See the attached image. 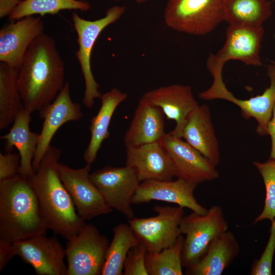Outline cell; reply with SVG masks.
I'll return each instance as SVG.
<instances>
[{
    "instance_id": "cell-22",
    "label": "cell",
    "mask_w": 275,
    "mask_h": 275,
    "mask_svg": "<svg viewBox=\"0 0 275 275\" xmlns=\"http://www.w3.org/2000/svg\"><path fill=\"white\" fill-rule=\"evenodd\" d=\"M31 114L23 106L9 131L1 136L5 141L6 152H12L14 147L17 149L20 156V174L28 178L35 173L32 163L39 139V133L30 129Z\"/></svg>"
},
{
    "instance_id": "cell-21",
    "label": "cell",
    "mask_w": 275,
    "mask_h": 275,
    "mask_svg": "<svg viewBox=\"0 0 275 275\" xmlns=\"http://www.w3.org/2000/svg\"><path fill=\"white\" fill-rule=\"evenodd\" d=\"M164 116L159 107L141 98L124 137L125 147L160 142L166 134Z\"/></svg>"
},
{
    "instance_id": "cell-12",
    "label": "cell",
    "mask_w": 275,
    "mask_h": 275,
    "mask_svg": "<svg viewBox=\"0 0 275 275\" xmlns=\"http://www.w3.org/2000/svg\"><path fill=\"white\" fill-rule=\"evenodd\" d=\"M14 256L30 265L38 275H67L65 249L56 236L36 235L12 243Z\"/></svg>"
},
{
    "instance_id": "cell-23",
    "label": "cell",
    "mask_w": 275,
    "mask_h": 275,
    "mask_svg": "<svg viewBox=\"0 0 275 275\" xmlns=\"http://www.w3.org/2000/svg\"><path fill=\"white\" fill-rule=\"evenodd\" d=\"M239 244L229 230L214 238L202 257L187 268V274L221 275L240 252Z\"/></svg>"
},
{
    "instance_id": "cell-38",
    "label": "cell",
    "mask_w": 275,
    "mask_h": 275,
    "mask_svg": "<svg viewBox=\"0 0 275 275\" xmlns=\"http://www.w3.org/2000/svg\"><path fill=\"white\" fill-rule=\"evenodd\" d=\"M272 62V65L274 66L275 67V62Z\"/></svg>"
},
{
    "instance_id": "cell-28",
    "label": "cell",
    "mask_w": 275,
    "mask_h": 275,
    "mask_svg": "<svg viewBox=\"0 0 275 275\" xmlns=\"http://www.w3.org/2000/svg\"><path fill=\"white\" fill-rule=\"evenodd\" d=\"M91 4L85 0H25L19 5L9 16L10 21L39 14L54 15L62 10L87 11Z\"/></svg>"
},
{
    "instance_id": "cell-35",
    "label": "cell",
    "mask_w": 275,
    "mask_h": 275,
    "mask_svg": "<svg viewBox=\"0 0 275 275\" xmlns=\"http://www.w3.org/2000/svg\"><path fill=\"white\" fill-rule=\"evenodd\" d=\"M25 0H0V18L8 16Z\"/></svg>"
},
{
    "instance_id": "cell-25",
    "label": "cell",
    "mask_w": 275,
    "mask_h": 275,
    "mask_svg": "<svg viewBox=\"0 0 275 275\" xmlns=\"http://www.w3.org/2000/svg\"><path fill=\"white\" fill-rule=\"evenodd\" d=\"M271 13L267 0H225L224 20L229 25L262 26Z\"/></svg>"
},
{
    "instance_id": "cell-13",
    "label": "cell",
    "mask_w": 275,
    "mask_h": 275,
    "mask_svg": "<svg viewBox=\"0 0 275 275\" xmlns=\"http://www.w3.org/2000/svg\"><path fill=\"white\" fill-rule=\"evenodd\" d=\"M160 142L172 159L177 178L199 184L219 177L216 167L182 138L169 132Z\"/></svg>"
},
{
    "instance_id": "cell-20",
    "label": "cell",
    "mask_w": 275,
    "mask_h": 275,
    "mask_svg": "<svg viewBox=\"0 0 275 275\" xmlns=\"http://www.w3.org/2000/svg\"><path fill=\"white\" fill-rule=\"evenodd\" d=\"M181 138L216 167L220 162L219 144L210 112L206 104L199 105L189 115Z\"/></svg>"
},
{
    "instance_id": "cell-11",
    "label": "cell",
    "mask_w": 275,
    "mask_h": 275,
    "mask_svg": "<svg viewBox=\"0 0 275 275\" xmlns=\"http://www.w3.org/2000/svg\"><path fill=\"white\" fill-rule=\"evenodd\" d=\"M91 164L75 169L60 163L61 179L80 217L84 221L109 213L113 210L90 178Z\"/></svg>"
},
{
    "instance_id": "cell-8",
    "label": "cell",
    "mask_w": 275,
    "mask_h": 275,
    "mask_svg": "<svg viewBox=\"0 0 275 275\" xmlns=\"http://www.w3.org/2000/svg\"><path fill=\"white\" fill-rule=\"evenodd\" d=\"M67 275H99L105 260L109 242L97 228L86 224L67 239Z\"/></svg>"
},
{
    "instance_id": "cell-30",
    "label": "cell",
    "mask_w": 275,
    "mask_h": 275,
    "mask_svg": "<svg viewBox=\"0 0 275 275\" xmlns=\"http://www.w3.org/2000/svg\"><path fill=\"white\" fill-rule=\"evenodd\" d=\"M253 165L262 177L266 194L263 210L253 224L265 219L271 222L275 218V159L269 158L264 162L254 161Z\"/></svg>"
},
{
    "instance_id": "cell-7",
    "label": "cell",
    "mask_w": 275,
    "mask_h": 275,
    "mask_svg": "<svg viewBox=\"0 0 275 275\" xmlns=\"http://www.w3.org/2000/svg\"><path fill=\"white\" fill-rule=\"evenodd\" d=\"M180 230L181 234L185 235L182 265L187 268L202 257L214 238L228 230V225L221 207L214 205L205 214L193 212L184 215Z\"/></svg>"
},
{
    "instance_id": "cell-27",
    "label": "cell",
    "mask_w": 275,
    "mask_h": 275,
    "mask_svg": "<svg viewBox=\"0 0 275 275\" xmlns=\"http://www.w3.org/2000/svg\"><path fill=\"white\" fill-rule=\"evenodd\" d=\"M113 233L101 275L123 274L124 263L129 251L140 243L128 224H118Z\"/></svg>"
},
{
    "instance_id": "cell-19",
    "label": "cell",
    "mask_w": 275,
    "mask_h": 275,
    "mask_svg": "<svg viewBox=\"0 0 275 275\" xmlns=\"http://www.w3.org/2000/svg\"><path fill=\"white\" fill-rule=\"evenodd\" d=\"M264 33L262 26L229 25L225 43L214 54L216 60L224 64L230 60H239L248 65H261L259 52Z\"/></svg>"
},
{
    "instance_id": "cell-16",
    "label": "cell",
    "mask_w": 275,
    "mask_h": 275,
    "mask_svg": "<svg viewBox=\"0 0 275 275\" xmlns=\"http://www.w3.org/2000/svg\"><path fill=\"white\" fill-rule=\"evenodd\" d=\"M198 184L182 179L173 181L150 180L141 182L132 199V205L160 201L177 204L193 212L206 214L208 210L194 196Z\"/></svg>"
},
{
    "instance_id": "cell-36",
    "label": "cell",
    "mask_w": 275,
    "mask_h": 275,
    "mask_svg": "<svg viewBox=\"0 0 275 275\" xmlns=\"http://www.w3.org/2000/svg\"><path fill=\"white\" fill-rule=\"evenodd\" d=\"M267 134L271 138V151L269 158L275 159V104L273 106L271 119L267 127Z\"/></svg>"
},
{
    "instance_id": "cell-4",
    "label": "cell",
    "mask_w": 275,
    "mask_h": 275,
    "mask_svg": "<svg viewBox=\"0 0 275 275\" xmlns=\"http://www.w3.org/2000/svg\"><path fill=\"white\" fill-rule=\"evenodd\" d=\"M224 64L217 61L214 54L211 53L207 60V68L213 78L211 86L207 90L199 93L202 99L210 100L215 99L229 101L241 109L243 118H254L258 122L256 131L261 136L267 135V127L275 104V67L268 66L267 74L270 79V86L259 95L246 100L236 98L226 87L223 80L222 71Z\"/></svg>"
},
{
    "instance_id": "cell-2",
    "label": "cell",
    "mask_w": 275,
    "mask_h": 275,
    "mask_svg": "<svg viewBox=\"0 0 275 275\" xmlns=\"http://www.w3.org/2000/svg\"><path fill=\"white\" fill-rule=\"evenodd\" d=\"M60 150L51 146L33 175L29 177L38 197L48 230L68 239L85 221L78 215L59 171Z\"/></svg>"
},
{
    "instance_id": "cell-24",
    "label": "cell",
    "mask_w": 275,
    "mask_h": 275,
    "mask_svg": "<svg viewBox=\"0 0 275 275\" xmlns=\"http://www.w3.org/2000/svg\"><path fill=\"white\" fill-rule=\"evenodd\" d=\"M128 97L126 93L116 88L101 95V104L97 113L91 120V137L84 154L87 163L92 164L96 159L103 142L109 137V124L117 107Z\"/></svg>"
},
{
    "instance_id": "cell-9",
    "label": "cell",
    "mask_w": 275,
    "mask_h": 275,
    "mask_svg": "<svg viewBox=\"0 0 275 275\" xmlns=\"http://www.w3.org/2000/svg\"><path fill=\"white\" fill-rule=\"evenodd\" d=\"M156 215L147 218L128 219V224L148 252L157 253L172 245L182 235L180 223L184 216V208L180 206L155 205Z\"/></svg>"
},
{
    "instance_id": "cell-26",
    "label": "cell",
    "mask_w": 275,
    "mask_h": 275,
    "mask_svg": "<svg viewBox=\"0 0 275 275\" xmlns=\"http://www.w3.org/2000/svg\"><path fill=\"white\" fill-rule=\"evenodd\" d=\"M18 70L1 62L0 64V129L12 123L23 106L17 88Z\"/></svg>"
},
{
    "instance_id": "cell-6",
    "label": "cell",
    "mask_w": 275,
    "mask_h": 275,
    "mask_svg": "<svg viewBox=\"0 0 275 275\" xmlns=\"http://www.w3.org/2000/svg\"><path fill=\"white\" fill-rule=\"evenodd\" d=\"M126 11L125 6H114L108 9L102 18L87 20L73 12L72 19L77 35L78 49L75 53L84 79L85 90L82 99L85 106L91 108L95 99L100 98L99 86L92 73L91 57L94 45L102 31L118 20Z\"/></svg>"
},
{
    "instance_id": "cell-18",
    "label": "cell",
    "mask_w": 275,
    "mask_h": 275,
    "mask_svg": "<svg viewBox=\"0 0 275 275\" xmlns=\"http://www.w3.org/2000/svg\"><path fill=\"white\" fill-rule=\"evenodd\" d=\"M126 148V165L135 170L141 182L169 181L175 177L172 159L160 142Z\"/></svg>"
},
{
    "instance_id": "cell-14",
    "label": "cell",
    "mask_w": 275,
    "mask_h": 275,
    "mask_svg": "<svg viewBox=\"0 0 275 275\" xmlns=\"http://www.w3.org/2000/svg\"><path fill=\"white\" fill-rule=\"evenodd\" d=\"M39 112L40 117L43 119V123L33 160L32 166L35 172L51 146V141L59 128L67 122L80 119L84 116L80 104L71 99L68 81L65 82L52 102Z\"/></svg>"
},
{
    "instance_id": "cell-1",
    "label": "cell",
    "mask_w": 275,
    "mask_h": 275,
    "mask_svg": "<svg viewBox=\"0 0 275 275\" xmlns=\"http://www.w3.org/2000/svg\"><path fill=\"white\" fill-rule=\"evenodd\" d=\"M65 66L55 41L44 33L30 45L17 85L25 108L39 111L55 99L65 83Z\"/></svg>"
},
{
    "instance_id": "cell-29",
    "label": "cell",
    "mask_w": 275,
    "mask_h": 275,
    "mask_svg": "<svg viewBox=\"0 0 275 275\" xmlns=\"http://www.w3.org/2000/svg\"><path fill=\"white\" fill-rule=\"evenodd\" d=\"M184 237L181 235L170 246L155 253L147 252L145 264L148 275H182Z\"/></svg>"
},
{
    "instance_id": "cell-37",
    "label": "cell",
    "mask_w": 275,
    "mask_h": 275,
    "mask_svg": "<svg viewBox=\"0 0 275 275\" xmlns=\"http://www.w3.org/2000/svg\"><path fill=\"white\" fill-rule=\"evenodd\" d=\"M112 1H121V0H112ZM136 3L138 4H143V3H144L147 1H148L149 0H134Z\"/></svg>"
},
{
    "instance_id": "cell-17",
    "label": "cell",
    "mask_w": 275,
    "mask_h": 275,
    "mask_svg": "<svg viewBox=\"0 0 275 275\" xmlns=\"http://www.w3.org/2000/svg\"><path fill=\"white\" fill-rule=\"evenodd\" d=\"M141 98L159 107L168 120L176 122L175 127L170 132L180 138L187 118L199 105L191 87L187 85L160 87L145 93Z\"/></svg>"
},
{
    "instance_id": "cell-3",
    "label": "cell",
    "mask_w": 275,
    "mask_h": 275,
    "mask_svg": "<svg viewBox=\"0 0 275 275\" xmlns=\"http://www.w3.org/2000/svg\"><path fill=\"white\" fill-rule=\"evenodd\" d=\"M47 230L29 178L18 174L0 181V241L12 244Z\"/></svg>"
},
{
    "instance_id": "cell-15",
    "label": "cell",
    "mask_w": 275,
    "mask_h": 275,
    "mask_svg": "<svg viewBox=\"0 0 275 275\" xmlns=\"http://www.w3.org/2000/svg\"><path fill=\"white\" fill-rule=\"evenodd\" d=\"M44 25L39 17L29 16L10 21L0 30V61L19 70L32 43L43 34Z\"/></svg>"
},
{
    "instance_id": "cell-5",
    "label": "cell",
    "mask_w": 275,
    "mask_h": 275,
    "mask_svg": "<svg viewBox=\"0 0 275 275\" xmlns=\"http://www.w3.org/2000/svg\"><path fill=\"white\" fill-rule=\"evenodd\" d=\"M224 4L225 0H168L164 21L175 31L204 35L224 20Z\"/></svg>"
},
{
    "instance_id": "cell-34",
    "label": "cell",
    "mask_w": 275,
    "mask_h": 275,
    "mask_svg": "<svg viewBox=\"0 0 275 275\" xmlns=\"http://www.w3.org/2000/svg\"><path fill=\"white\" fill-rule=\"evenodd\" d=\"M14 256L12 244L0 241V271Z\"/></svg>"
},
{
    "instance_id": "cell-31",
    "label": "cell",
    "mask_w": 275,
    "mask_h": 275,
    "mask_svg": "<svg viewBox=\"0 0 275 275\" xmlns=\"http://www.w3.org/2000/svg\"><path fill=\"white\" fill-rule=\"evenodd\" d=\"M270 235L266 247L260 258L254 261L250 270L251 275H271L275 251V218L271 222Z\"/></svg>"
},
{
    "instance_id": "cell-10",
    "label": "cell",
    "mask_w": 275,
    "mask_h": 275,
    "mask_svg": "<svg viewBox=\"0 0 275 275\" xmlns=\"http://www.w3.org/2000/svg\"><path fill=\"white\" fill-rule=\"evenodd\" d=\"M90 178L111 208L128 219L134 217L132 199L141 181L133 168L106 166L90 174Z\"/></svg>"
},
{
    "instance_id": "cell-33",
    "label": "cell",
    "mask_w": 275,
    "mask_h": 275,
    "mask_svg": "<svg viewBox=\"0 0 275 275\" xmlns=\"http://www.w3.org/2000/svg\"><path fill=\"white\" fill-rule=\"evenodd\" d=\"M20 156L19 153L6 152L0 153V181L20 174Z\"/></svg>"
},
{
    "instance_id": "cell-32",
    "label": "cell",
    "mask_w": 275,
    "mask_h": 275,
    "mask_svg": "<svg viewBox=\"0 0 275 275\" xmlns=\"http://www.w3.org/2000/svg\"><path fill=\"white\" fill-rule=\"evenodd\" d=\"M148 251L145 246L140 243L129 251L124 263V275H148L145 260Z\"/></svg>"
}]
</instances>
